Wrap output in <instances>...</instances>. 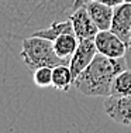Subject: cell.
Returning a JSON list of instances; mask_svg holds the SVG:
<instances>
[{
	"instance_id": "obj_1",
	"label": "cell",
	"mask_w": 131,
	"mask_h": 133,
	"mask_svg": "<svg viewBox=\"0 0 131 133\" xmlns=\"http://www.w3.org/2000/svg\"><path fill=\"white\" fill-rule=\"evenodd\" d=\"M87 0H0V37L23 40L57 20L69 18Z\"/></svg>"
},
{
	"instance_id": "obj_16",
	"label": "cell",
	"mask_w": 131,
	"mask_h": 133,
	"mask_svg": "<svg viewBox=\"0 0 131 133\" xmlns=\"http://www.w3.org/2000/svg\"><path fill=\"white\" fill-rule=\"evenodd\" d=\"M124 58H126V62H127V66L131 69V44L130 45H127V51H126V55H124Z\"/></svg>"
},
{
	"instance_id": "obj_6",
	"label": "cell",
	"mask_w": 131,
	"mask_h": 133,
	"mask_svg": "<svg viewBox=\"0 0 131 133\" xmlns=\"http://www.w3.org/2000/svg\"><path fill=\"white\" fill-rule=\"evenodd\" d=\"M69 20L72 23L75 36L78 37L79 41L85 38H93L99 33V28L96 27L95 21L92 20L89 11H87L86 3H83L78 9H75L72 14L69 16Z\"/></svg>"
},
{
	"instance_id": "obj_15",
	"label": "cell",
	"mask_w": 131,
	"mask_h": 133,
	"mask_svg": "<svg viewBox=\"0 0 131 133\" xmlns=\"http://www.w3.org/2000/svg\"><path fill=\"white\" fill-rule=\"evenodd\" d=\"M95 2L107 4V6H110V7H116V6H118L120 3H123V0H95Z\"/></svg>"
},
{
	"instance_id": "obj_7",
	"label": "cell",
	"mask_w": 131,
	"mask_h": 133,
	"mask_svg": "<svg viewBox=\"0 0 131 133\" xmlns=\"http://www.w3.org/2000/svg\"><path fill=\"white\" fill-rule=\"evenodd\" d=\"M96 54H97V48H96V44H95V37L79 41L76 51L73 52V55L69 59V68L73 78H76L93 61Z\"/></svg>"
},
{
	"instance_id": "obj_4",
	"label": "cell",
	"mask_w": 131,
	"mask_h": 133,
	"mask_svg": "<svg viewBox=\"0 0 131 133\" xmlns=\"http://www.w3.org/2000/svg\"><path fill=\"white\" fill-rule=\"evenodd\" d=\"M103 110L113 122L123 126H131V95L107 96L103 102Z\"/></svg>"
},
{
	"instance_id": "obj_2",
	"label": "cell",
	"mask_w": 131,
	"mask_h": 133,
	"mask_svg": "<svg viewBox=\"0 0 131 133\" xmlns=\"http://www.w3.org/2000/svg\"><path fill=\"white\" fill-rule=\"evenodd\" d=\"M126 68H128L126 58H110L97 52L93 61L75 78L73 87L85 96L107 98L114 77Z\"/></svg>"
},
{
	"instance_id": "obj_12",
	"label": "cell",
	"mask_w": 131,
	"mask_h": 133,
	"mask_svg": "<svg viewBox=\"0 0 131 133\" xmlns=\"http://www.w3.org/2000/svg\"><path fill=\"white\" fill-rule=\"evenodd\" d=\"M54 44V50L61 58L68 59L69 61L71 57L73 55V52L76 51L79 40L75 34H62L59 36L55 41H52Z\"/></svg>"
},
{
	"instance_id": "obj_14",
	"label": "cell",
	"mask_w": 131,
	"mask_h": 133,
	"mask_svg": "<svg viewBox=\"0 0 131 133\" xmlns=\"http://www.w3.org/2000/svg\"><path fill=\"white\" fill-rule=\"evenodd\" d=\"M33 81L38 88H49L52 87V68L41 66L33 71Z\"/></svg>"
},
{
	"instance_id": "obj_3",
	"label": "cell",
	"mask_w": 131,
	"mask_h": 133,
	"mask_svg": "<svg viewBox=\"0 0 131 133\" xmlns=\"http://www.w3.org/2000/svg\"><path fill=\"white\" fill-rule=\"evenodd\" d=\"M21 59L31 72L41 66L54 68L58 65H69L68 59H64L55 52L52 41L37 36H28L21 40Z\"/></svg>"
},
{
	"instance_id": "obj_11",
	"label": "cell",
	"mask_w": 131,
	"mask_h": 133,
	"mask_svg": "<svg viewBox=\"0 0 131 133\" xmlns=\"http://www.w3.org/2000/svg\"><path fill=\"white\" fill-rule=\"evenodd\" d=\"M73 75L69 65H58L52 68V88L57 91L66 92L73 87Z\"/></svg>"
},
{
	"instance_id": "obj_9",
	"label": "cell",
	"mask_w": 131,
	"mask_h": 133,
	"mask_svg": "<svg viewBox=\"0 0 131 133\" xmlns=\"http://www.w3.org/2000/svg\"><path fill=\"white\" fill-rule=\"evenodd\" d=\"M86 7H87V11H89L92 20L95 21L96 27L99 28V31L100 30H110L114 7H110L107 4L95 2V0H87Z\"/></svg>"
},
{
	"instance_id": "obj_8",
	"label": "cell",
	"mask_w": 131,
	"mask_h": 133,
	"mask_svg": "<svg viewBox=\"0 0 131 133\" xmlns=\"http://www.w3.org/2000/svg\"><path fill=\"white\" fill-rule=\"evenodd\" d=\"M110 30L127 45L131 44V3L123 2L114 7Z\"/></svg>"
},
{
	"instance_id": "obj_17",
	"label": "cell",
	"mask_w": 131,
	"mask_h": 133,
	"mask_svg": "<svg viewBox=\"0 0 131 133\" xmlns=\"http://www.w3.org/2000/svg\"><path fill=\"white\" fill-rule=\"evenodd\" d=\"M123 2H128V3H131V0H123Z\"/></svg>"
},
{
	"instance_id": "obj_5",
	"label": "cell",
	"mask_w": 131,
	"mask_h": 133,
	"mask_svg": "<svg viewBox=\"0 0 131 133\" xmlns=\"http://www.w3.org/2000/svg\"><path fill=\"white\" fill-rule=\"evenodd\" d=\"M95 44L97 52L110 58H124L127 44L111 30H100L95 36Z\"/></svg>"
},
{
	"instance_id": "obj_13",
	"label": "cell",
	"mask_w": 131,
	"mask_h": 133,
	"mask_svg": "<svg viewBox=\"0 0 131 133\" xmlns=\"http://www.w3.org/2000/svg\"><path fill=\"white\" fill-rule=\"evenodd\" d=\"M110 95L113 96H127L131 95V69L126 68L114 77L111 82Z\"/></svg>"
},
{
	"instance_id": "obj_10",
	"label": "cell",
	"mask_w": 131,
	"mask_h": 133,
	"mask_svg": "<svg viewBox=\"0 0 131 133\" xmlns=\"http://www.w3.org/2000/svg\"><path fill=\"white\" fill-rule=\"evenodd\" d=\"M62 34H75L73 33V27L69 18H64V20H57L54 23H51L49 26L41 28V30L35 31L33 36L37 37H42L49 41H55L59 36Z\"/></svg>"
}]
</instances>
